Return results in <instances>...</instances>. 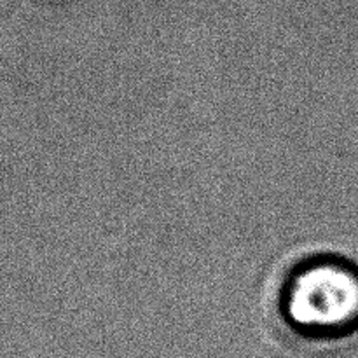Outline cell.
<instances>
[{"mask_svg": "<svg viewBox=\"0 0 358 358\" xmlns=\"http://www.w3.org/2000/svg\"><path fill=\"white\" fill-rule=\"evenodd\" d=\"M283 320L308 339H341L358 331V264L315 255L290 269L280 294Z\"/></svg>", "mask_w": 358, "mask_h": 358, "instance_id": "6da1fadb", "label": "cell"}]
</instances>
